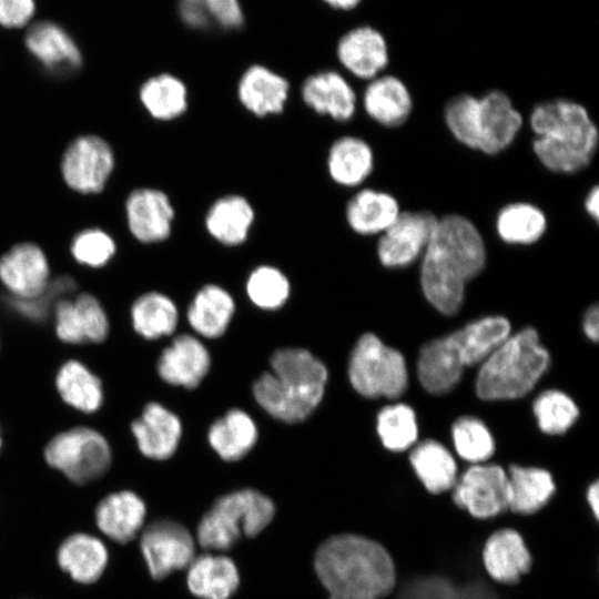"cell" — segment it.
<instances>
[{
  "label": "cell",
  "mask_w": 599,
  "mask_h": 599,
  "mask_svg": "<svg viewBox=\"0 0 599 599\" xmlns=\"http://www.w3.org/2000/svg\"><path fill=\"white\" fill-rule=\"evenodd\" d=\"M420 261L424 296L441 314L454 315L463 305L467 283L485 268V241L469 219L448 214L438 219Z\"/></svg>",
  "instance_id": "6da1fadb"
},
{
  "label": "cell",
  "mask_w": 599,
  "mask_h": 599,
  "mask_svg": "<svg viewBox=\"0 0 599 599\" xmlns=\"http://www.w3.org/2000/svg\"><path fill=\"white\" fill-rule=\"evenodd\" d=\"M314 567L329 599H380L393 590L396 580L386 549L351 534L324 541L315 554Z\"/></svg>",
  "instance_id": "7a4b0ae2"
},
{
  "label": "cell",
  "mask_w": 599,
  "mask_h": 599,
  "mask_svg": "<svg viewBox=\"0 0 599 599\" xmlns=\"http://www.w3.org/2000/svg\"><path fill=\"white\" fill-rule=\"evenodd\" d=\"M529 124L532 151L548 171L575 174L592 162L599 133L582 104L565 98L540 102L534 106Z\"/></svg>",
  "instance_id": "3957f363"
},
{
  "label": "cell",
  "mask_w": 599,
  "mask_h": 599,
  "mask_svg": "<svg viewBox=\"0 0 599 599\" xmlns=\"http://www.w3.org/2000/svg\"><path fill=\"white\" fill-rule=\"evenodd\" d=\"M271 372L253 386L256 402L285 423L304 420L319 404L328 373L325 365L303 348H282L270 361Z\"/></svg>",
  "instance_id": "277c9868"
},
{
  "label": "cell",
  "mask_w": 599,
  "mask_h": 599,
  "mask_svg": "<svg viewBox=\"0 0 599 599\" xmlns=\"http://www.w3.org/2000/svg\"><path fill=\"white\" fill-rule=\"evenodd\" d=\"M444 121L459 143L488 155L508 149L524 123L521 113L501 90H490L480 98L454 95L444 108Z\"/></svg>",
  "instance_id": "5b68a950"
},
{
  "label": "cell",
  "mask_w": 599,
  "mask_h": 599,
  "mask_svg": "<svg viewBox=\"0 0 599 599\" xmlns=\"http://www.w3.org/2000/svg\"><path fill=\"white\" fill-rule=\"evenodd\" d=\"M550 364V355L532 327L509 335L481 363L476 394L483 400L524 397L538 383Z\"/></svg>",
  "instance_id": "8992f818"
},
{
  "label": "cell",
  "mask_w": 599,
  "mask_h": 599,
  "mask_svg": "<svg viewBox=\"0 0 599 599\" xmlns=\"http://www.w3.org/2000/svg\"><path fill=\"white\" fill-rule=\"evenodd\" d=\"M273 501L254 489L220 497L201 519L196 537L211 550H227L243 536H257L273 519Z\"/></svg>",
  "instance_id": "52a82bcc"
},
{
  "label": "cell",
  "mask_w": 599,
  "mask_h": 599,
  "mask_svg": "<svg viewBox=\"0 0 599 599\" xmlns=\"http://www.w3.org/2000/svg\"><path fill=\"white\" fill-rule=\"evenodd\" d=\"M353 388L368 398H398L408 386V372L403 354L385 345L376 335L366 333L354 346L348 365Z\"/></svg>",
  "instance_id": "ba28073f"
},
{
  "label": "cell",
  "mask_w": 599,
  "mask_h": 599,
  "mask_svg": "<svg viewBox=\"0 0 599 599\" xmlns=\"http://www.w3.org/2000/svg\"><path fill=\"white\" fill-rule=\"evenodd\" d=\"M47 461L75 484L101 477L110 467L111 450L98 432L78 427L57 435L47 446Z\"/></svg>",
  "instance_id": "9c48e42d"
},
{
  "label": "cell",
  "mask_w": 599,
  "mask_h": 599,
  "mask_svg": "<svg viewBox=\"0 0 599 599\" xmlns=\"http://www.w3.org/2000/svg\"><path fill=\"white\" fill-rule=\"evenodd\" d=\"M115 165L111 145L94 134L73 139L60 162L63 182L81 194H95L104 190Z\"/></svg>",
  "instance_id": "30bf717a"
},
{
  "label": "cell",
  "mask_w": 599,
  "mask_h": 599,
  "mask_svg": "<svg viewBox=\"0 0 599 599\" xmlns=\"http://www.w3.org/2000/svg\"><path fill=\"white\" fill-rule=\"evenodd\" d=\"M438 219L428 210L400 212L379 235L377 256L387 268H403L422 257L430 242Z\"/></svg>",
  "instance_id": "8fae6325"
},
{
  "label": "cell",
  "mask_w": 599,
  "mask_h": 599,
  "mask_svg": "<svg viewBox=\"0 0 599 599\" xmlns=\"http://www.w3.org/2000/svg\"><path fill=\"white\" fill-rule=\"evenodd\" d=\"M453 499L473 517H495L508 508V475L499 465H471L457 477L453 487Z\"/></svg>",
  "instance_id": "7c38bea8"
},
{
  "label": "cell",
  "mask_w": 599,
  "mask_h": 599,
  "mask_svg": "<svg viewBox=\"0 0 599 599\" xmlns=\"http://www.w3.org/2000/svg\"><path fill=\"white\" fill-rule=\"evenodd\" d=\"M140 546L149 572L154 579H163L175 570L189 567L195 558L191 534L174 520L160 519L151 522L141 535Z\"/></svg>",
  "instance_id": "4fadbf2b"
},
{
  "label": "cell",
  "mask_w": 599,
  "mask_h": 599,
  "mask_svg": "<svg viewBox=\"0 0 599 599\" xmlns=\"http://www.w3.org/2000/svg\"><path fill=\"white\" fill-rule=\"evenodd\" d=\"M124 211L128 229L138 242L156 244L170 237L175 210L164 191L138 187L129 193Z\"/></svg>",
  "instance_id": "5bb4252c"
},
{
  "label": "cell",
  "mask_w": 599,
  "mask_h": 599,
  "mask_svg": "<svg viewBox=\"0 0 599 599\" xmlns=\"http://www.w3.org/2000/svg\"><path fill=\"white\" fill-rule=\"evenodd\" d=\"M0 281L14 298L38 296L50 282L45 253L32 242L12 245L0 256Z\"/></svg>",
  "instance_id": "9a60e30c"
},
{
  "label": "cell",
  "mask_w": 599,
  "mask_h": 599,
  "mask_svg": "<svg viewBox=\"0 0 599 599\" xmlns=\"http://www.w3.org/2000/svg\"><path fill=\"white\" fill-rule=\"evenodd\" d=\"M337 58L351 74L369 81L383 74L387 68L388 44L377 29L369 26L357 27L341 38Z\"/></svg>",
  "instance_id": "2e32d148"
},
{
  "label": "cell",
  "mask_w": 599,
  "mask_h": 599,
  "mask_svg": "<svg viewBox=\"0 0 599 599\" xmlns=\"http://www.w3.org/2000/svg\"><path fill=\"white\" fill-rule=\"evenodd\" d=\"M55 309L58 337L67 343H98L109 333V322L99 301L82 293L73 301L63 298Z\"/></svg>",
  "instance_id": "e0dca14e"
},
{
  "label": "cell",
  "mask_w": 599,
  "mask_h": 599,
  "mask_svg": "<svg viewBox=\"0 0 599 599\" xmlns=\"http://www.w3.org/2000/svg\"><path fill=\"white\" fill-rule=\"evenodd\" d=\"M24 43L31 55L52 73H71L82 64L79 47L55 22L43 20L30 24Z\"/></svg>",
  "instance_id": "ac0fdd59"
},
{
  "label": "cell",
  "mask_w": 599,
  "mask_h": 599,
  "mask_svg": "<svg viewBox=\"0 0 599 599\" xmlns=\"http://www.w3.org/2000/svg\"><path fill=\"white\" fill-rule=\"evenodd\" d=\"M301 97L314 112L338 122L349 121L356 112L357 98L353 87L333 70L307 77L302 84Z\"/></svg>",
  "instance_id": "d6986e66"
},
{
  "label": "cell",
  "mask_w": 599,
  "mask_h": 599,
  "mask_svg": "<svg viewBox=\"0 0 599 599\" xmlns=\"http://www.w3.org/2000/svg\"><path fill=\"white\" fill-rule=\"evenodd\" d=\"M210 362L206 347L196 337L182 334L163 349L158 372L171 385L194 388L209 372Z\"/></svg>",
  "instance_id": "ffe728a7"
},
{
  "label": "cell",
  "mask_w": 599,
  "mask_h": 599,
  "mask_svg": "<svg viewBox=\"0 0 599 599\" xmlns=\"http://www.w3.org/2000/svg\"><path fill=\"white\" fill-rule=\"evenodd\" d=\"M288 95V81L260 64L247 68L237 83L240 103L258 118L282 113Z\"/></svg>",
  "instance_id": "44dd1931"
},
{
  "label": "cell",
  "mask_w": 599,
  "mask_h": 599,
  "mask_svg": "<svg viewBox=\"0 0 599 599\" xmlns=\"http://www.w3.org/2000/svg\"><path fill=\"white\" fill-rule=\"evenodd\" d=\"M362 101L372 120L392 129L403 125L414 106L410 91L404 81L384 73L368 81Z\"/></svg>",
  "instance_id": "7402d4cb"
},
{
  "label": "cell",
  "mask_w": 599,
  "mask_h": 599,
  "mask_svg": "<svg viewBox=\"0 0 599 599\" xmlns=\"http://www.w3.org/2000/svg\"><path fill=\"white\" fill-rule=\"evenodd\" d=\"M510 323L504 316L476 319L447 335L455 358L466 368L481 364L510 335Z\"/></svg>",
  "instance_id": "603a6c76"
},
{
  "label": "cell",
  "mask_w": 599,
  "mask_h": 599,
  "mask_svg": "<svg viewBox=\"0 0 599 599\" xmlns=\"http://www.w3.org/2000/svg\"><path fill=\"white\" fill-rule=\"evenodd\" d=\"M131 429L141 453L153 459L171 457L182 435L179 417L158 403L148 404Z\"/></svg>",
  "instance_id": "cb8c5ba5"
},
{
  "label": "cell",
  "mask_w": 599,
  "mask_h": 599,
  "mask_svg": "<svg viewBox=\"0 0 599 599\" xmlns=\"http://www.w3.org/2000/svg\"><path fill=\"white\" fill-rule=\"evenodd\" d=\"M254 220V207L245 196L227 194L210 205L204 216V226L217 243L237 246L246 242Z\"/></svg>",
  "instance_id": "d4e9b609"
},
{
  "label": "cell",
  "mask_w": 599,
  "mask_h": 599,
  "mask_svg": "<svg viewBox=\"0 0 599 599\" xmlns=\"http://www.w3.org/2000/svg\"><path fill=\"white\" fill-rule=\"evenodd\" d=\"M484 565L489 576L501 583H515L531 567V556L522 537L512 529L493 534L485 544Z\"/></svg>",
  "instance_id": "484cf974"
},
{
  "label": "cell",
  "mask_w": 599,
  "mask_h": 599,
  "mask_svg": "<svg viewBox=\"0 0 599 599\" xmlns=\"http://www.w3.org/2000/svg\"><path fill=\"white\" fill-rule=\"evenodd\" d=\"M397 199L375 189H362L347 202L345 217L353 232L364 236L380 235L400 213Z\"/></svg>",
  "instance_id": "4316f807"
},
{
  "label": "cell",
  "mask_w": 599,
  "mask_h": 599,
  "mask_svg": "<svg viewBox=\"0 0 599 599\" xmlns=\"http://www.w3.org/2000/svg\"><path fill=\"white\" fill-rule=\"evenodd\" d=\"M146 509L132 491H119L103 498L95 509V522L106 537L116 542L132 540L143 526Z\"/></svg>",
  "instance_id": "83f0119b"
},
{
  "label": "cell",
  "mask_w": 599,
  "mask_h": 599,
  "mask_svg": "<svg viewBox=\"0 0 599 599\" xmlns=\"http://www.w3.org/2000/svg\"><path fill=\"white\" fill-rule=\"evenodd\" d=\"M329 177L344 187H356L374 169V152L364 139L344 135L329 146L326 160Z\"/></svg>",
  "instance_id": "f1b7e54d"
},
{
  "label": "cell",
  "mask_w": 599,
  "mask_h": 599,
  "mask_svg": "<svg viewBox=\"0 0 599 599\" xmlns=\"http://www.w3.org/2000/svg\"><path fill=\"white\" fill-rule=\"evenodd\" d=\"M240 582L235 564L225 556L203 555L189 565L186 583L190 591L203 599H227Z\"/></svg>",
  "instance_id": "f546056e"
},
{
  "label": "cell",
  "mask_w": 599,
  "mask_h": 599,
  "mask_svg": "<svg viewBox=\"0 0 599 599\" xmlns=\"http://www.w3.org/2000/svg\"><path fill=\"white\" fill-rule=\"evenodd\" d=\"M464 367L456 361L446 337L423 345L417 358V377L425 390L444 395L461 379Z\"/></svg>",
  "instance_id": "4dcf8cb0"
},
{
  "label": "cell",
  "mask_w": 599,
  "mask_h": 599,
  "mask_svg": "<svg viewBox=\"0 0 599 599\" xmlns=\"http://www.w3.org/2000/svg\"><path fill=\"white\" fill-rule=\"evenodd\" d=\"M108 550L97 537L74 534L58 549V564L71 578L81 583H92L103 573L108 564Z\"/></svg>",
  "instance_id": "1f68e13d"
},
{
  "label": "cell",
  "mask_w": 599,
  "mask_h": 599,
  "mask_svg": "<svg viewBox=\"0 0 599 599\" xmlns=\"http://www.w3.org/2000/svg\"><path fill=\"white\" fill-rule=\"evenodd\" d=\"M234 311L235 304L230 293L221 286L207 284L195 294L186 316L200 335L216 338L226 331Z\"/></svg>",
  "instance_id": "d6a6232c"
},
{
  "label": "cell",
  "mask_w": 599,
  "mask_h": 599,
  "mask_svg": "<svg viewBox=\"0 0 599 599\" xmlns=\"http://www.w3.org/2000/svg\"><path fill=\"white\" fill-rule=\"evenodd\" d=\"M409 460L425 488L432 494L453 489L457 480V464L451 453L439 441L426 439L415 445Z\"/></svg>",
  "instance_id": "836d02e7"
},
{
  "label": "cell",
  "mask_w": 599,
  "mask_h": 599,
  "mask_svg": "<svg viewBox=\"0 0 599 599\" xmlns=\"http://www.w3.org/2000/svg\"><path fill=\"white\" fill-rule=\"evenodd\" d=\"M507 475L508 508L517 514L530 515L540 510L555 494V481L546 469L512 465Z\"/></svg>",
  "instance_id": "e575fe53"
},
{
  "label": "cell",
  "mask_w": 599,
  "mask_h": 599,
  "mask_svg": "<svg viewBox=\"0 0 599 599\" xmlns=\"http://www.w3.org/2000/svg\"><path fill=\"white\" fill-rule=\"evenodd\" d=\"M209 443L226 461L244 457L257 439V428L251 416L237 408L229 410L209 429Z\"/></svg>",
  "instance_id": "d590c367"
},
{
  "label": "cell",
  "mask_w": 599,
  "mask_h": 599,
  "mask_svg": "<svg viewBox=\"0 0 599 599\" xmlns=\"http://www.w3.org/2000/svg\"><path fill=\"white\" fill-rule=\"evenodd\" d=\"M185 83L170 73H161L145 80L139 89V100L155 120L172 121L182 116L189 108Z\"/></svg>",
  "instance_id": "8d00e7d4"
},
{
  "label": "cell",
  "mask_w": 599,
  "mask_h": 599,
  "mask_svg": "<svg viewBox=\"0 0 599 599\" xmlns=\"http://www.w3.org/2000/svg\"><path fill=\"white\" fill-rule=\"evenodd\" d=\"M495 224L499 238L511 245L537 243L548 225L545 212L528 202H512L502 206L497 213Z\"/></svg>",
  "instance_id": "74e56055"
},
{
  "label": "cell",
  "mask_w": 599,
  "mask_h": 599,
  "mask_svg": "<svg viewBox=\"0 0 599 599\" xmlns=\"http://www.w3.org/2000/svg\"><path fill=\"white\" fill-rule=\"evenodd\" d=\"M134 329L149 339L170 335L177 324V309L171 298L158 292L140 296L131 308Z\"/></svg>",
  "instance_id": "f35d334b"
},
{
  "label": "cell",
  "mask_w": 599,
  "mask_h": 599,
  "mask_svg": "<svg viewBox=\"0 0 599 599\" xmlns=\"http://www.w3.org/2000/svg\"><path fill=\"white\" fill-rule=\"evenodd\" d=\"M57 387L64 402L82 412L92 413L101 406L99 378L77 361H69L60 368Z\"/></svg>",
  "instance_id": "ab89813d"
},
{
  "label": "cell",
  "mask_w": 599,
  "mask_h": 599,
  "mask_svg": "<svg viewBox=\"0 0 599 599\" xmlns=\"http://www.w3.org/2000/svg\"><path fill=\"white\" fill-rule=\"evenodd\" d=\"M377 434L388 450L398 453L410 448L418 437L414 409L403 403L384 407L377 415Z\"/></svg>",
  "instance_id": "60d3db41"
},
{
  "label": "cell",
  "mask_w": 599,
  "mask_h": 599,
  "mask_svg": "<svg viewBox=\"0 0 599 599\" xmlns=\"http://www.w3.org/2000/svg\"><path fill=\"white\" fill-rule=\"evenodd\" d=\"M451 438L458 456L473 465L483 464L494 455V437L486 424L477 417L458 418L453 424Z\"/></svg>",
  "instance_id": "b9f144b4"
},
{
  "label": "cell",
  "mask_w": 599,
  "mask_h": 599,
  "mask_svg": "<svg viewBox=\"0 0 599 599\" xmlns=\"http://www.w3.org/2000/svg\"><path fill=\"white\" fill-rule=\"evenodd\" d=\"M532 412L540 430L548 435L565 434L579 416L572 398L558 389L540 393L532 403Z\"/></svg>",
  "instance_id": "7bdbcfd3"
},
{
  "label": "cell",
  "mask_w": 599,
  "mask_h": 599,
  "mask_svg": "<svg viewBox=\"0 0 599 599\" xmlns=\"http://www.w3.org/2000/svg\"><path fill=\"white\" fill-rule=\"evenodd\" d=\"M291 285L285 274L272 265L254 268L246 281L250 300L263 309L280 308L287 301Z\"/></svg>",
  "instance_id": "ee69618b"
},
{
  "label": "cell",
  "mask_w": 599,
  "mask_h": 599,
  "mask_svg": "<svg viewBox=\"0 0 599 599\" xmlns=\"http://www.w3.org/2000/svg\"><path fill=\"white\" fill-rule=\"evenodd\" d=\"M116 243L104 230L83 229L70 242V253L80 264L89 267H102L114 256Z\"/></svg>",
  "instance_id": "f6af8a7d"
},
{
  "label": "cell",
  "mask_w": 599,
  "mask_h": 599,
  "mask_svg": "<svg viewBox=\"0 0 599 599\" xmlns=\"http://www.w3.org/2000/svg\"><path fill=\"white\" fill-rule=\"evenodd\" d=\"M77 290L75 281L68 276H59L50 280L45 290L32 298L10 300V304L23 316L30 319L40 321L44 318L52 307H55L59 301L63 300Z\"/></svg>",
  "instance_id": "bcb514c9"
},
{
  "label": "cell",
  "mask_w": 599,
  "mask_h": 599,
  "mask_svg": "<svg viewBox=\"0 0 599 599\" xmlns=\"http://www.w3.org/2000/svg\"><path fill=\"white\" fill-rule=\"evenodd\" d=\"M34 12V0H0V26L9 29L26 27Z\"/></svg>",
  "instance_id": "7dc6e473"
},
{
  "label": "cell",
  "mask_w": 599,
  "mask_h": 599,
  "mask_svg": "<svg viewBox=\"0 0 599 599\" xmlns=\"http://www.w3.org/2000/svg\"><path fill=\"white\" fill-rule=\"evenodd\" d=\"M211 22L233 29L243 22V12L238 0H209Z\"/></svg>",
  "instance_id": "c3c4849f"
},
{
  "label": "cell",
  "mask_w": 599,
  "mask_h": 599,
  "mask_svg": "<svg viewBox=\"0 0 599 599\" xmlns=\"http://www.w3.org/2000/svg\"><path fill=\"white\" fill-rule=\"evenodd\" d=\"M182 20L191 27L204 28L211 24L209 0H180Z\"/></svg>",
  "instance_id": "681fc988"
},
{
  "label": "cell",
  "mask_w": 599,
  "mask_h": 599,
  "mask_svg": "<svg viewBox=\"0 0 599 599\" xmlns=\"http://www.w3.org/2000/svg\"><path fill=\"white\" fill-rule=\"evenodd\" d=\"M583 332L592 342L598 341L599 336V308L598 305H592L585 314L582 323Z\"/></svg>",
  "instance_id": "f907efd6"
},
{
  "label": "cell",
  "mask_w": 599,
  "mask_h": 599,
  "mask_svg": "<svg viewBox=\"0 0 599 599\" xmlns=\"http://www.w3.org/2000/svg\"><path fill=\"white\" fill-rule=\"evenodd\" d=\"M583 206L588 215L598 223L599 220V187L593 185L587 193Z\"/></svg>",
  "instance_id": "816d5d0a"
},
{
  "label": "cell",
  "mask_w": 599,
  "mask_h": 599,
  "mask_svg": "<svg viewBox=\"0 0 599 599\" xmlns=\"http://www.w3.org/2000/svg\"><path fill=\"white\" fill-rule=\"evenodd\" d=\"M587 500L596 518L599 516V484L593 481L587 491Z\"/></svg>",
  "instance_id": "f5cc1de1"
},
{
  "label": "cell",
  "mask_w": 599,
  "mask_h": 599,
  "mask_svg": "<svg viewBox=\"0 0 599 599\" xmlns=\"http://www.w3.org/2000/svg\"><path fill=\"white\" fill-rule=\"evenodd\" d=\"M327 4L339 10H351L355 8L361 0H324Z\"/></svg>",
  "instance_id": "db71d44e"
},
{
  "label": "cell",
  "mask_w": 599,
  "mask_h": 599,
  "mask_svg": "<svg viewBox=\"0 0 599 599\" xmlns=\"http://www.w3.org/2000/svg\"><path fill=\"white\" fill-rule=\"evenodd\" d=\"M0 447H1V437H0Z\"/></svg>",
  "instance_id": "11a10c76"
}]
</instances>
